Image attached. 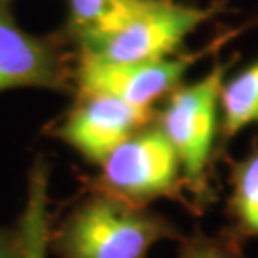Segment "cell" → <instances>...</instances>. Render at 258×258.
Listing matches in <instances>:
<instances>
[{
    "mask_svg": "<svg viewBox=\"0 0 258 258\" xmlns=\"http://www.w3.org/2000/svg\"><path fill=\"white\" fill-rule=\"evenodd\" d=\"M176 236V228L146 206L97 189L49 228L47 245L59 258H146L156 241Z\"/></svg>",
    "mask_w": 258,
    "mask_h": 258,
    "instance_id": "obj_1",
    "label": "cell"
},
{
    "mask_svg": "<svg viewBox=\"0 0 258 258\" xmlns=\"http://www.w3.org/2000/svg\"><path fill=\"white\" fill-rule=\"evenodd\" d=\"M101 166L99 191L141 206L158 198L181 200V161L161 127L131 134Z\"/></svg>",
    "mask_w": 258,
    "mask_h": 258,
    "instance_id": "obj_2",
    "label": "cell"
},
{
    "mask_svg": "<svg viewBox=\"0 0 258 258\" xmlns=\"http://www.w3.org/2000/svg\"><path fill=\"white\" fill-rule=\"evenodd\" d=\"M223 67H215L203 79L176 91L161 116V129L181 161L183 178L198 203L206 193L208 166L218 127Z\"/></svg>",
    "mask_w": 258,
    "mask_h": 258,
    "instance_id": "obj_3",
    "label": "cell"
},
{
    "mask_svg": "<svg viewBox=\"0 0 258 258\" xmlns=\"http://www.w3.org/2000/svg\"><path fill=\"white\" fill-rule=\"evenodd\" d=\"M206 17L208 12L203 9L158 0L126 27L94 47L84 49V52L111 62L161 60L171 54Z\"/></svg>",
    "mask_w": 258,
    "mask_h": 258,
    "instance_id": "obj_4",
    "label": "cell"
},
{
    "mask_svg": "<svg viewBox=\"0 0 258 258\" xmlns=\"http://www.w3.org/2000/svg\"><path fill=\"white\" fill-rule=\"evenodd\" d=\"M188 66L189 59L111 62L84 52L77 69V84L84 96H111L134 107L149 109L178 84Z\"/></svg>",
    "mask_w": 258,
    "mask_h": 258,
    "instance_id": "obj_5",
    "label": "cell"
},
{
    "mask_svg": "<svg viewBox=\"0 0 258 258\" xmlns=\"http://www.w3.org/2000/svg\"><path fill=\"white\" fill-rule=\"evenodd\" d=\"M149 119V109L111 96L92 94L67 116L59 136L92 163L101 164Z\"/></svg>",
    "mask_w": 258,
    "mask_h": 258,
    "instance_id": "obj_6",
    "label": "cell"
},
{
    "mask_svg": "<svg viewBox=\"0 0 258 258\" xmlns=\"http://www.w3.org/2000/svg\"><path fill=\"white\" fill-rule=\"evenodd\" d=\"M10 87L64 89L66 71L54 45L25 34L0 0V91Z\"/></svg>",
    "mask_w": 258,
    "mask_h": 258,
    "instance_id": "obj_7",
    "label": "cell"
},
{
    "mask_svg": "<svg viewBox=\"0 0 258 258\" xmlns=\"http://www.w3.org/2000/svg\"><path fill=\"white\" fill-rule=\"evenodd\" d=\"M158 0H69L71 25L84 49L111 37Z\"/></svg>",
    "mask_w": 258,
    "mask_h": 258,
    "instance_id": "obj_8",
    "label": "cell"
},
{
    "mask_svg": "<svg viewBox=\"0 0 258 258\" xmlns=\"http://www.w3.org/2000/svg\"><path fill=\"white\" fill-rule=\"evenodd\" d=\"M225 134L233 136L258 119V60L221 89Z\"/></svg>",
    "mask_w": 258,
    "mask_h": 258,
    "instance_id": "obj_9",
    "label": "cell"
},
{
    "mask_svg": "<svg viewBox=\"0 0 258 258\" xmlns=\"http://www.w3.org/2000/svg\"><path fill=\"white\" fill-rule=\"evenodd\" d=\"M230 211L241 235L258 236V151L235 168Z\"/></svg>",
    "mask_w": 258,
    "mask_h": 258,
    "instance_id": "obj_10",
    "label": "cell"
},
{
    "mask_svg": "<svg viewBox=\"0 0 258 258\" xmlns=\"http://www.w3.org/2000/svg\"><path fill=\"white\" fill-rule=\"evenodd\" d=\"M178 258H243L230 236L196 235L181 245Z\"/></svg>",
    "mask_w": 258,
    "mask_h": 258,
    "instance_id": "obj_11",
    "label": "cell"
},
{
    "mask_svg": "<svg viewBox=\"0 0 258 258\" xmlns=\"http://www.w3.org/2000/svg\"><path fill=\"white\" fill-rule=\"evenodd\" d=\"M0 258H27L20 231L0 230Z\"/></svg>",
    "mask_w": 258,
    "mask_h": 258,
    "instance_id": "obj_12",
    "label": "cell"
}]
</instances>
